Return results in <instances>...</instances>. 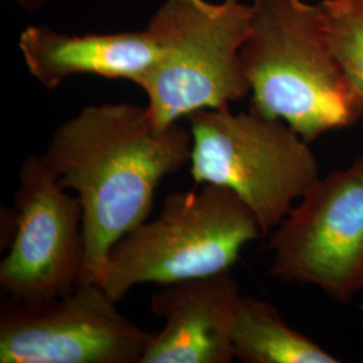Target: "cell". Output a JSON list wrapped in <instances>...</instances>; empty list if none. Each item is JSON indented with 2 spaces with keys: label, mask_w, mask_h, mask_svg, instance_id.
Instances as JSON below:
<instances>
[{
  "label": "cell",
  "mask_w": 363,
  "mask_h": 363,
  "mask_svg": "<svg viewBox=\"0 0 363 363\" xmlns=\"http://www.w3.org/2000/svg\"><path fill=\"white\" fill-rule=\"evenodd\" d=\"M152 334L117 310L100 284L0 306L1 363H140Z\"/></svg>",
  "instance_id": "7"
},
{
  "label": "cell",
  "mask_w": 363,
  "mask_h": 363,
  "mask_svg": "<svg viewBox=\"0 0 363 363\" xmlns=\"http://www.w3.org/2000/svg\"><path fill=\"white\" fill-rule=\"evenodd\" d=\"M191 130H159L147 106L89 105L54 130L42 154L82 208L79 284H100L111 249L148 218L160 181L190 163Z\"/></svg>",
  "instance_id": "1"
},
{
  "label": "cell",
  "mask_w": 363,
  "mask_h": 363,
  "mask_svg": "<svg viewBox=\"0 0 363 363\" xmlns=\"http://www.w3.org/2000/svg\"><path fill=\"white\" fill-rule=\"evenodd\" d=\"M241 49L250 108L280 118L307 143L363 118V96L330 43L319 4L253 0Z\"/></svg>",
  "instance_id": "2"
},
{
  "label": "cell",
  "mask_w": 363,
  "mask_h": 363,
  "mask_svg": "<svg viewBox=\"0 0 363 363\" xmlns=\"http://www.w3.org/2000/svg\"><path fill=\"white\" fill-rule=\"evenodd\" d=\"M240 298L230 271L159 289L151 308L164 325L152 334L140 363L233 362L232 325Z\"/></svg>",
  "instance_id": "9"
},
{
  "label": "cell",
  "mask_w": 363,
  "mask_h": 363,
  "mask_svg": "<svg viewBox=\"0 0 363 363\" xmlns=\"http://www.w3.org/2000/svg\"><path fill=\"white\" fill-rule=\"evenodd\" d=\"M271 274L339 304L363 292V154L320 177L269 240Z\"/></svg>",
  "instance_id": "6"
},
{
  "label": "cell",
  "mask_w": 363,
  "mask_h": 363,
  "mask_svg": "<svg viewBox=\"0 0 363 363\" xmlns=\"http://www.w3.org/2000/svg\"><path fill=\"white\" fill-rule=\"evenodd\" d=\"M250 22L252 7L240 0H164L157 7L145 28L162 57L136 85L159 130L247 97L241 49Z\"/></svg>",
  "instance_id": "3"
},
{
  "label": "cell",
  "mask_w": 363,
  "mask_h": 363,
  "mask_svg": "<svg viewBox=\"0 0 363 363\" xmlns=\"http://www.w3.org/2000/svg\"><path fill=\"white\" fill-rule=\"evenodd\" d=\"M259 235L255 213L226 187L206 183L172 193L155 220H144L111 249L100 286L118 303L140 284L167 286L230 271Z\"/></svg>",
  "instance_id": "4"
},
{
  "label": "cell",
  "mask_w": 363,
  "mask_h": 363,
  "mask_svg": "<svg viewBox=\"0 0 363 363\" xmlns=\"http://www.w3.org/2000/svg\"><path fill=\"white\" fill-rule=\"evenodd\" d=\"M193 136L190 172L196 184H217L238 195L262 235L276 229L320 178L319 163L300 135L280 118L230 106L187 117Z\"/></svg>",
  "instance_id": "5"
},
{
  "label": "cell",
  "mask_w": 363,
  "mask_h": 363,
  "mask_svg": "<svg viewBox=\"0 0 363 363\" xmlns=\"http://www.w3.org/2000/svg\"><path fill=\"white\" fill-rule=\"evenodd\" d=\"M234 358L247 363H337L335 355L286 325L271 303L241 296L232 325Z\"/></svg>",
  "instance_id": "11"
},
{
  "label": "cell",
  "mask_w": 363,
  "mask_h": 363,
  "mask_svg": "<svg viewBox=\"0 0 363 363\" xmlns=\"http://www.w3.org/2000/svg\"><path fill=\"white\" fill-rule=\"evenodd\" d=\"M13 1L23 10H26L27 13L37 11L48 3V0H13Z\"/></svg>",
  "instance_id": "13"
},
{
  "label": "cell",
  "mask_w": 363,
  "mask_h": 363,
  "mask_svg": "<svg viewBox=\"0 0 363 363\" xmlns=\"http://www.w3.org/2000/svg\"><path fill=\"white\" fill-rule=\"evenodd\" d=\"M18 46L30 74L48 89L77 74L138 84L162 57L147 28L69 35L52 27L28 26L21 33Z\"/></svg>",
  "instance_id": "10"
},
{
  "label": "cell",
  "mask_w": 363,
  "mask_h": 363,
  "mask_svg": "<svg viewBox=\"0 0 363 363\" xmlns=\"http://www.w3.org/2000/svg\"><path fill=\"white\" fill-rule=\"evenodd\" d=\"M333 50L363 96V0H322Z\"/></svg>",
  "instance_id": "12"
},
{
  "label": "cell",
  "mask_w": 363,
  "mask_h": 363,
  "mask_svg": "<svg viewBox=\"0 0 363 363\" xmlns=\"http://www.w3.org/2000/svg\"><path fill=\"white\" fill-rule=\"evenodd\" d=\"M13 238L0 264L9 298L42 301L64 296L81 281L85 241L82 208L67 194L42 154H30L13 194Z\"/></svg>",
  "instance_id": "8"
}]
</instances>
